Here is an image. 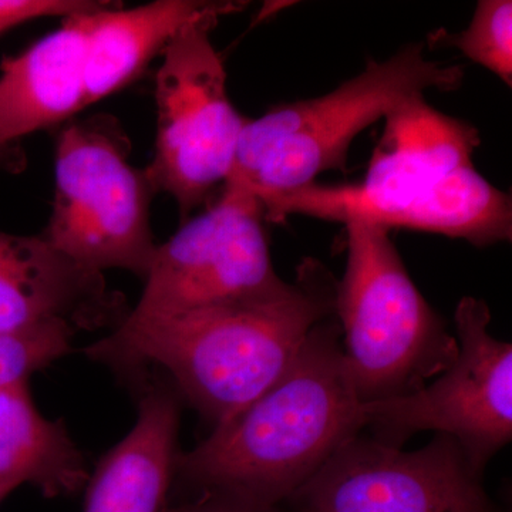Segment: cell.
Masks as SVG:
<instances>
[{"label": "cell", "mask_w": 512, "mask_h": 512, "mask_svg": "<svg viewBox=\"0 0 512 512\" xmlns=\"http://www.w3.org/2000/svg\"><path fill=\"white\" fill-rule=\"evenodd\" d=\"M217 23L185 28L157 70L156 151L144 170L156 194L174 198L183 222L227 183L248 121L229 100L224 60L210 37Z\"/></svg>", "instance_id": "cell-6"}, {"label": "cell", "mask_w": 512, "mask_h": 512, "mask_svg": "<svg viewBox=\"0 0 512 512\" xmlns=\"http://www.w3.org/2000/svg\"><path fill=\"white\" fill-rule=\"evenodd\" d=\"M244 6L242 2L158 0L131 9L96 10L86 40L84 109L137 79L188 26L218 22Z\"/></svg>", "instance_id": "cell-14"}, {"label": "cell", "mask_w": 512, "mask_h": 512, "mask_svg": "<svg viewBox=\"0 0 512 512\" xmlns=\"http://www.w3.org/2000/svg\"><path fill=\"white\" fill-rule=\"evenodd\" d=\"M456 440L402 451L353 437L293 495L302 512H494Z\"/></svg>", "instance_id": "cell-9"}, {"label": "cell", "mask_w": 512, "mask_h": 512, "mask_svg": "<svg viewBox=\"0 0 512 512\" xmlns=\"http://www.w3.org/2000/svg\"><path fill=\"white\" fill-rule=\"evenodd\" d=\"M343 225L348 261L335 313L357 396L369 403L417 392L453 365L457 340L414 285L390 231L365 221Z\"/></svg>", "instance_id": "cell-4"}, {"label": "cell", "mask_w": 512, "mask_h": 512, "mask_svg": "<svg viewBox=\"0 0 512 512\" xmlns=\"http://www.w3.org/2000/svg\"><path fill=\"white\" fill-rule=\"evenodd\" d=\"M94 12L64 19L55 32L2 63L0 150L84 109V57Z\"/></svg>", "instance_id": "cell-12"}, {"label": "cell", "mask_w": 512, "mask_h": 512, "mask_svg": "<svg viewBox=\"0 0 512 512\" xmlns=\"http://www.w3.org/2000/svg\"><path fill=\"white\" fill-rule=\"evenodd\" d=\"M454 320L458 353L440 379L407 396L363 403L362 413L365 426L387 446L437 431L456 440L484 471L512 437V348L488 332L491 312L484 301L461 299Z\"/></svg>", "instance_id": "cell-8"}, {"label": "cell", "mask_w": 512, "mask_h": 512, "mask_svg": "<svg viewBox=\"0 0 512 512\" xmlns=\"http://www.w3.org/2000/svg\"><path fill=\"white\" fill-rule=\"evenodd\" d=\"M265 224L261 202L225 184L207 210L158 245L143 295L130 313L177 315L288 295L293 284L276 275Z\"/></svg>", "instance_id": "cell-7"}, {"label": "cell", "mask_w": 512, "mask_h": 512, "mask_svg": "<svg viewBox=\"0 0 512 512\" xmlns=\"http://www.w3.org/2000/svg\"><path fill=\"white\" fill-rule=\"evenodd\" d=\"M8 494H9V493H8V491H6V490H5V488L0 487V501H2V500H3V498H5V497H6V495H8Z\"/></svg>", "instance_id": "cell-21"}, {"label": "cell", "mask_w": 512, "mask_h": 512, "mask_svg": "<svg viewBox=\"0 0 512 512\" xmlns=\"http://www.w3.org/2000/svg\"><path fill=\"white\" fill-rule=\"evenodd\" d=\"M383 120L365 177L349 184L359 194H394L436 183L473 164L481 144L478 128L434 109L424 93L400 101Z\"/></svg>", "instance_id": "cell-15"}, {"label": "cell", "mask_w": 512, "mask_h": 512, "mask_svg": "<svg viewBox=\"0 0 512 512\" xmlns=\"http://www.w3.org/2000/svg\"><path fill=\"white\" fill-rule=\"evenodd\" d=\"M180 403L168 387L147 386L130 433L100 458L83 512H164L177 474Z\"/></svg>", "instance_id": "cell-13"}, {"label": "cell", "mask_w": 512, "mask_h": 512, "mask_svg": "<svg viewBox=\"0 0 512 512\" xmlns=\"http://www.w3.org/2000/svg\"><path fill=\"white\" fill-rule=\"evenodd\" d=\"M90 473L63 420L37 410L28 382L0 387V487L39 488L45 497L77 493Z\"/></svg>", "instance_id": "cell-16"}, {"label": "cell", "mask_w": 512, "mask_h": 512, "mask_svg": "<svg viewBox=\"0 0 512 512\" xmlns=\"http://www.w3.org/2000/svg\"><path fill=\"white\" fill-rule=\"evenodd\" d=\"M463 79L458 64L427 59L424 43H410L383 62L370 59L362 73L325 96L248 119L227 183L259 201L316 183L326 171H346L355 138L397 103L430 89L453 92Z\"/></svg>", "instance_id": "cell-3"}, {"label": "cell", "mask_w": 512, "mask_h": 512, "mask_svg": "<svg viewBox=\"0 0 512 512\" xmlns=\"http://www.w3.org/2000/svg\"><path fill=\"white\" fill-rule=\"evenodd\" d=\"M128 312L103 274L77 265L42 235L0 231V335L56 322L77 332L116 329Z\"/></svg>", "instance_id": "cell-11"}, {"label": "cell", "mask_w": 512, "mask_h": 512, "mask_svg": "<svg viewBox=\"0 0 512 512\" xmlns=\"http://www.w3.org/2000/svg\"><path fill=\"white\" fill-rule=\"evenodd\" d=\"M77 330L66 323H49L23 332L0 335V387L28 382L72 350Z\"/></svg>", "instance_id": "cell-18"}, {"label": "cell", "mask_w": 512, "mask_h": 512, "mask_svg": "<svg viewBox=\"0 0 512 512\" xmlns=\"http://www.w3.org/2000/svg\"><path fill=\"white\" fill-rule=\"evenodd\" d=\"M165 512H272V508L266 510V508L252 507L222 495L207 494L200 503L184 505L177 510Z\"/></svg>", "instance_id": "cell-20"}, {"label": "cell", "mask_w": 512, "mask_h": 512, "mask_svg": "<svg viewBox=\"0 0 512 512\" xmlns=\"http://www.w3.org/2000/svg\"><path fill=\"white\" fill-rule=\"evenodd\" d=\"M339 335L333 323H318L264 394L180 454L177 474L207 494L266 510L298 493L365 427Z\"/></svg>", "instance_id": "cell-2"}, {"label": "cell", "mask_w": 512, "mask_h": 512, "mask_svg": "<svg viewBox=\"0 0 512 512\" xmlns=\"http://www.w3.org/2000/svg\"><path fill=\"white\" fill-rule=\"evenodd\" d=\"M259 202L272 224L291 215L342 224L357 220L387 231L404 228L464 239L478 248L510 242L512 235L511 195L485 180L474 164L436 183L394 194L363 195L349 184L312 183Z\"/></svg>", "instance_id": "cell-10"}, {"label": "cell", "mask_w": 512, "mask_h": 512, "mask_svg": "<svg viewBox=\"0 0 512 512\" xmlns=\"http://www.w3.org/2000/svg\"><path fill=\"white\" fill-rule=\"evenodd\" d=\"M335 292L326 268L306 259L282 298L168 316L128 312L111 335L84 353L126 377L138 379L148 367H161L217 427L284 375L309 332L335 313Z\"/></svg>", "instance_id": "cell-1"}, {"label": "cell", "mask_w": 512, "mask_h": 512, "mask_svg": "<svg viewBox=\"0 0 512 512\" xmlns=\"http://www.w3.org/2000/svg\"><path fill=\"white\" fill-rule=\"evenodd\" d=\"M97 2L76 0H0V35L8 30L42 18H63L93 12L99 9Z\"/></svg>", "instance_id": "cell-19"}, {"label": "cell", "mask_w": 512, "mask_h": 512, "mask_svg": "<svg viewBox=\"0 0 512 512\" xmlns=\"http://www.w3.org/2000/svg\"><path fill=\"white\" fill-rule=\"evenodd\" d=\"M55 183L42 237L89 271L123 269L146 279L158 247L150 221L156 191L146 170L128 161V143L116 124L90 119L64 127Z\"/></svg>", "instance_id": "cell-5"}, {"label": "cell", "mask_w": 512, "mask_h": 512, "mask_svg": "<svg viewBox=\"0 0 512 512\" xmlns=\"http://www.w3.org/2000/svg\"><path fill=\"white\" fill-rule=\"evenodd\" d=\"M430 42L457 47L464 56L512 86V2L480 0L470 25L457 35L434 33Z\"/></svg>", "instance_id": "cell-17"}]
</instances>
